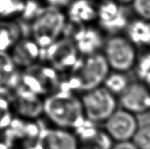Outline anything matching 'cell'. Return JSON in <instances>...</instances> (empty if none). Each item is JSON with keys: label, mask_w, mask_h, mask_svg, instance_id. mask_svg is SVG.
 I'll list each match as a JSON object with an SVG mask.
<instances>
[{"label": "cell", "mask_w": 150, "mask_h": 149, "mask_svg": "<svg viewBox=\"0 0 150 149\" xmlns=\"http://www.w3.org/2000/svg\"><path fill=\"white\" fill-rule=\"evenodd\" d=\"M43 119L50 126L75 131L87 122L80 95L58 90L43 99Z\"/></svg>", "instance_id": "6da1fadb"}, {"label": "cell", "mask_w": 150, "mask_h": 149, "mask_svg": "<svg viewBox=\"0 0 150 149\" xmlns=\"http://www.w3.org/2000/svg\"><path fill=\"white\" fill-rule=\"evenodd\" d=\"M110 71L102 52L80 56L72 70L63 76L59 90L71 91L80 95L96 88L103 86Z\"/></svg>", "instance_id": "7a4b0ae2"}, {"label": "cell", "mask_w": 150, "mask_h": 149, "mask_svg": "<svg viewBox=\"0 0 150 149\" xmlns=\"http://www.w3.org/2000/svg\"><path fill=\"white\" fill-rule=\"evenodd\" d=\"M67 19L64 10L40 6L26 24V35L45 49L64 35Z\"/></svg>", "instance_id": "3957f363"}, {"label": "cell", "mask_w": 150, "mask_h": 149, "mask_svg": "<svg viewBox=\"0 0 150 149\" xmlns=\"http://www.w3.org/2000/svg\"><path fill=\"white\" fill-rule=\"evenodd\" d=\"M102 54L111 71L127 72L133 71L139 48L124 33L107 35Z\"/></svg>", "instance_id": "277c9868"}, {"label": "cell", "mask_w": 150, "mask_h": 149, "mask_svg": "<svg viewBox=\"0 0 150 149\" xmlns=\"http://www.w3.org/2000/svg\"><path fill=\"white\" fill-rule=\"evenodd\" d=\"M63 76L43 60L20 71L19 84L42 97L58 91Z\"/></svg>", "instance_id": "5b68a950"}, {"label": "cell", "mask_w": 150, "mask_h": 149, "mask_svg": "<svg viewBox=\"0 0 150 149\" xmlns=\"http://www.w3.org/2000/svg\"><path fill=\"white\" fill-rule=\"evenodd\" d=\"M87 122L102 125L119 107L118 98L104 86L79 95Z\"/></svg>", "instance_id": "8992f818"}, {"label": "cell", "mask_w": 150, "mask_h": 149, "mask_svg": "<svg viewBox=\"0 0 150 149\" xmlns=\"http://www.w3.org/2000/svg\"><path fill=\"white\" fill-rule=\"evenodd\" d=\"M80 58L73 40L66 35L43 50V60L62 76L70 72Z\"/></svg>", "instance_id": "52a82bcc"}, {"label": "cell", "mask_w": 150, "mask_h": 149, "mask_svg": "<svg viewBox=\"0 0 150 149\" xmlns=\"http://www.w3.org/2000/svg\"><path fill=\"white\" fill-rule=\"evenodd\" d=\"M64 35L71 37L76 46L80 56L102 52L107 35L96 24L76 26L67 23Z\"/></svg>", "instance_id": "ba28073f"}, {"label": "cell", "mask_w": 150, "mask_h": 149, "mask_svg": "<svg viewBox=\"0 0 150 149\" xmlns=\"http://www.w3.org/2000/svg\"><path fill=\"white\" fill-rule=\"evenodd\" d=\"M41 121L27 120L15 116L8 128L2 134L3 140L11 149L29 148L38 140L43 125Z\"/></svg>", "instance_id": "9c48e42d"}, {"label": "cell", "mask_w": 150, "mask_h": 149, "mask_svg": "<svg viewBox=\"0 0 150 149\" xmlns=\"http://www.w3.org/2000/svg\"><path fill=\"white\" fill-rule=\"evenodd\" d=\"M8 98L16 117L33 121L43 119V97L18 84Z\"/></svg>", "instance_id": "30bf717a"}, {"label": "cell", "mask_w": 150, "mask_h": 149, "mask_svg": "<svg viewBox=\"0 0 150 149\" xmlns=\"http://www.w3.org/2000/svg\"><path fill=\"white\" fill-rule=\"evenodd\" d=\"M126 7L114 0L99 2L96 24L107 35L124 33L131 19L126 11Z\"/></svg>", "instance_id": "8fae6325"}, {"label": "cell", "mask_w": 150, "mask_h": 149, "mask_svg": "<svg viewBox=\"0 0 150 149\" xmlns=\"http://www.w3.org/2000/svg\"><path fill=\"white\" fill-rule=\"evenodd\" d=\"M139 127L137 116L120 107L102 124L115 143L132 140Z\"/></svg>", "instance_id": "7c38bea8"}, {"label": "cell", "mask_w": 150, "mask_h": 149, "mask_svg": "<svg viewBox=\"0 0 150 149\" xmlns=\"http://www.w3.org/2000/svg\"><path fill=\"white\" fill-rule=\"evenodd\" d=\"M119 107L136 116L150 115V91L141 80L131 81L118 96Z\"/></svg>", "instance_id": "4fadbf2b"}, {"label": "cell", "mask_w": 150, "mask_h": 149, "mask_svg": "<svg viewBox=\"0 0 150 149\" xmlns=\"http://www.w3.org/2000/svg\"><path fill=\"white\" fill-rule=\"evenodd\" d=\"M28 149H80L75 131L43 124L34 146Z\"/></svg>", "instance_id": "5bb4252c"}, {"label": "cell", "mask_w": 150, "mask_h": 149, "mask_svg": "<svg viewBox=\"0 0 150 149\" xmlns=\"http://www.w3.org/2000/svg\"><path fill=\"white\" fill-rule=\"evenodd\" d=\"M9 55L21 71L43 60V49L32 38L25 35L11 48Z\"/></svg>", "instance_id": "9a60e30c"}, {"label": "cell", "mask_w": 150, "mask_h": 149, "mask_svg": "<svg viewBox=\"0 0 150 149\" xmlns=\"http://www.w3.org/2000/svg\"><path fill=\"white\" fill-rule=\"evenodd\" d=\"M80 149H111L113 140L100 125L86 122L75 131Z\"/></svg>", "instance_id": "2e32d148"}, {"label": "cell", "mask_w": 150, "mask_h": 149, "mask_svg": "<svg viewBox=\"0 0 150 149\" xmlns=\"http://www.w3.org/2000/svg\"><path fill=\"white\" fill-rule=\"evenodd\" d=\"M64 12L68 23L76 26L96 24L97 3L92 0H71Z\"/></svg>", "instance_id": "e0dca14e"}, {"label": "cell", "mask_w": 150, "mask_h": 149, "mask_svg": "<svg viewBox=\"0 0 150 149\" xmlns=\"http://www.w3.org/2000/svg\"><path fill=\"white\" fill-rule=\"evenodd\" d=\"M18 70L7 52H0V95L8 96L19 84Z\"/></svg>", "instance_id": "ac0fdd59"}, {"label": "cell", "mask_w": 150, "mask_h": 149, "mask_svg": "<svg viewBox=\"0 0 150 149\" xmlns=\"http://www.w3.org/2000/svg\"><path fill=\"white\" fill-rule=\"evenodd\" d=\"M36 5L37 3L28 0H0V19L24 21Z\"/></svg>", "instance_id": "d6986e66"}, {"label": "cell", "mask_w": 150, "mask_h": 149, "mask_svg": "<svg viewBox=\"0 0 150 149\" xmlns=\"http://www.w3.org/2000/svg\"><path fill=\"white\" fill-rule=\"evenodd\" d=\"M25 35L26 28L21 21L0 19V52L9 53Z\"/></svg>", "instance_id": "ffe728a7"}, {"label": "cell", "mask_w": 150, "mask_h": 149, "mask_svg": "<svg viewBox=\"0 0 150 149\" xmlns=\"http://www.w3.org/2000/svg\"><path fill=\"white\" fill-rule=\"evenodd\" d=\"M125 35L140 49L150 48V21L136 17L131 18Z\"/></svg>", "instance_id": "44dd1931"}, {"label": "cell", "mask_w": 150, "mask_h": 149, "mask_svg": "<svg viewBox=\"0 0 150 149\" xmlns=\"http://www.w3.org/2000/svg\"><path fill=\"white\" fill-rule=\"evenodd\" d=\"M131 81L132 80L127 72L110 71L104 80L103 86L118 98L128 88Z\"/></svg>", "instance_id": "7402d4cb"}, {"label": "cell", "mask_w": 150, "mask_h": 149, "mask_svg": "<svg viewBox=\"0 0 150 149\" xmlns=\"http://www.w3.org/2000/svg\"><path fill=\"white\" fill-rule=\"evenodd\" d=\"M14 117L8 96L0 95V134L8 128Z\"/></svg>", "instance_id": "603a6c76"}, {"label": "cell", "mask_w": 150, "mask_h": 149, "mask_svg": "<svg viewBox=\"0 0 150 149\" xmlns=\"http://www.w3.org/2000/svg\"><path fill=\"white\" fill-rule=\"evenodd\" d=\"M139 80H142L144 76L150 72V48L143 49L139 52L136 64L133 68Z\"/></svg>", "instance_id": "cb8c5ba5"}, {"label": "cell", "mask_w": 150, "mask_h": 149, "mask_svg": "<svg viewBox=\"0 0 150 149\" xmlns=\"http://www.w3.org/2000/svg\"><path fill=\"white\" fill-rule=\"evenodd\" d=\"M132 141L139 149H150V124L140 126Z\"/></svg>", "instance_id": "d4e9b609"}, {"label": "cell", "mask_w": 150, "mask_h": 149, "mask_svg": "<svg viewBox=\"0 0 150 149\" xmlns=\"http://www.w3.org/2000/svg\"><path fill=\"white\" fill-rule=\"evenodd\" d=\"M131 6L136 17L150 21V0H133Z\"/></svg>", "instance_id": "484cf974"}, {"label": "cell", "mask_w": 150, "mask_h": 149, "mask_svg": "<svg viewBox=\"0 0 150 149\" xmlns=\"http://www.w3.org/2000/svg\"><path fill=\"white\" fill-rule=\"evenodd\" d=\"M71 1V0H40V5L64 10Z\"/></svg>", "instance_id": "4316f807"}, {"label": "cell", "mask_w": 150, "mask_h": 149, "mask_svg": "<svg viewBox=\"0 0 150 149\" xmlns=\"http://www.w3.org/2000/svg\"><path fill=\"white\" fill-rule=\"evenodd\" d=\"M111 149H139L136 146L132 140L124 141V142H116L114 143Z\"/></svg>", "instance_id": "83f0119b"}, {"label": "cell", "mask_w": 150, "mask_h": 149, "mask_svg": "<svg viewBox=\"0 0 150 149\" xmlns=\"http://www.w3.org/2000/svg\"><path fill=\"white\" fill-rule=\"evenodd\" d=\"M141 81L144 83V85L146 86V87L148 88V89H149V90L150 91V72L144 76V78H143V79H142Z\"/></svg>", "instance_id": "f1b7e54d"}, {"label": "cell", "mask_w": 150, "mask_h": 149, "mask_svg": "<svg viewBox=\"0 0 150 149\" xmlns=\"http://www.w3.org/2000/svg\"><path fill=\"white\" fill-rule=\"evenodd\" d=\"M114 1H116V2H117V3L124 6H131V4L133 2V0H114Z\"/></svg>", "instance_id": "f546056e"}, {"label": "cell", "mask_w": 150, "mask_h": 149, "mask_svg": "<svg viewBox=\"0 0 150 149\" xmlns=\"http://www.w3.org/2000/svg\"><path fill=\"white\" fill-rule=\"evenodd\" d=\"M28 1H32V2H35V3H38L40 4V0H28Z\"/></svg>", "instance_id": "4dcf8cb0"}, {"label": "cell", "mask_w": 150, "mask_h": 149, "mask_svg": "<svg viewBox=\"0 0 150 149\" xmlns=\"http://www.w3.org/2000/svg\"><path fill=\"white\" fill-rule=\"evenodd\" d=\"M92 1L95 2V3H99V2H100V1H102V0H92Z\"/></svg>", "instance_id": "1f68e13d"}]
</instances>
